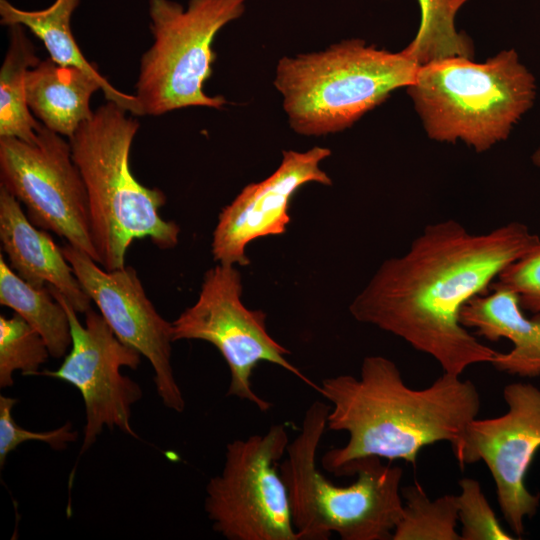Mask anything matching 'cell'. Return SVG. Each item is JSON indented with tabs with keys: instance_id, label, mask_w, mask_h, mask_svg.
I'll return each instance as SVG.
<instances>
[{
	"instance_id": "obj_4",
	"label": "cell",
	"mask_w": 540,
	"mask_h": 540,
	"mask_svg": "<svg viewBox=\"0 0 540 540\" xmlns=\"http://www.w3.org/2000/svg\"><path fill=\"white\" fill-rule=\"evenodd\" d=\"M330 405L313 402L299 434L289 442L279 465L286 483L294 528L299 540H388L402 516L400 483L403 471L378 457L359 459L341 476H357L338 486L317 468V451L327 429Z\"/></svg>"
},
{
	"instance_id": "obj_9",
	"label": "cell",
	"mask_w": 540,
	"mask_h": 540,
	"mask_svg": "<svg viewBox=\"0 0 540 540\" xmlns=\"http://www.w3.org/2000/svg\"><path fill=\"white\" fill-rule=\"evenodd\" d=\"M241 294V274L234 265L218 263L207 270L197 301L172 322L173 342L202 340L214 345L229 368L227 395L262 412L272 404L252 387L251 377L260 362L280 366L318 391L319 385L287 360L290 351L268 333L266 314L245 307Z\"/></svg>"
},
{
	"instance_id": "obj_8",
	"label": "cell",
	"mask_w": 540,
	"mask_h": 540,
	"mask_svg": "<svg viewBox=\"0 0 540 540\" xmlns=\"http://www.w3.org/2000/svg\"><path fill=\"white\" fill-rule=\"evenodd\" d=\"M283 424L227 444L222 472L206 486L205 511L228 540H299L279 460L286 454Z\"/></svg>"
},
{
	"instance_id": "obj_24",
	"label": "cell",
	"mask_w": 540,
	"mask_h": 540,
	"mask_svg": "<svg viewBox=\"0 0 540 540\" xmlns=\"http://www.w3.org/2000/svg\"><path fill=\"white\" fill-rule=\"evenodd\" d=\"M459 486L456 505L458 521L461 523V540L515 539L500 524L477 480L463 478Z\"/></svg>"
},
{
	"instance_id": "obj_18",
	"label": "cell",
	"mask_w": 540,
	"mask_h": 540,
	"mask_svg": "<svg viewBox=\"0 0 540 540\" xmlns=\"http://www.w3.org/2000/svg\"><path fill=\"white\" fill-rule=\"evenodd\" d=\"M0 304L14 310L43 338L50 356L62 358L72 344L66 310L49 288H36L20 278L0 255Z\"/></svg>"
},
{
	"instance_id": "obj_20",
	"label": "cell",
	"mask_w": 540,
	"mask_h": 540,
	"mask_svg": "<svg viewBox=\"0 0 540 540\" xmlns=\"http://www.w3.org/2000/svg\"><path fill=\"white\" fill-rule=\"evenodd\" d=\"M80 0H54L41 10H24L9 0H0V23L21 25L45 46L57 64L77 67L97 78H104L79 49L71 30V18Z\"/></svg>"
},
{
	"instance_id": "obj_1",
	"label": "cell",
	"mask_w": 540,
	"mask_h": 540,
	"mask_svg": "<svg viewBox=\"0 0 540 540\" xmlns=\"http://www.w3.org/2000/svg\"><path fill=\"white\" fill-rule=\"evenodd\" d=\"M539 244L521 222L483 234L451 219L429 224L405 254L381 264L349 311L430 355L444 373L460 376L498 353L461 324V309L490 292L507 266Z\"/></svg>"
},
{
	"instance_id": "obj_11",
	"label": "cell",
	"mask_w": 540,
	"mask_h": 540,
	"mask_svg": "<svg viewBox=\"0 0 540 540\" xmlns=\"http://www.w3.org/2000/svg\"><path fill=\"white\" fill-rule=\"evenodd\" d=\"M47 287L67 312L72 344L57 370H44L38 375L65 381L80 392L86 416L80 454L94 444L104 427H117L137 438L131 425V408L142 398V389L123 375L121 368L137 369L142 355L122 342L92 308L85 313V324H81L65 297L56 288Z\"/></svg>"
},
{
	"instance_id": "obj_5",
	"label": "cell",
	"mask_w": 540,
	"mask_h": 540,
	"mask_svg": "<svg viewBox=\"0 0 540 540\" xmlns=\"http://www.w3.org/2000/svg\"><path fill=\"white\" fill-rule=\"evenodd\" d=\"M407 90L429 138L483 152L508 138L533 106L537 85L509 49L482 63L449 57L421 65Z\"/></svg>"
},
{
	"instance_id": "obj_10",
	"label": "cell",
	"mask_w": 540,
	"mask_h": 540,
	"mask_svg": "<svg viewBox=\"0 0 540 540\" xmlns=\"http://www.w3.org/2000/svg\"><path fill=\"white\" fill-rule=\"evenodd\" d=\"M0 186L26 207L32 224L98 263L86 187L63 136L42 124L32 143L0 138Z\"/></svg>"
},
{
	"instance_id": "obj_15",
	"label": "cell",
	"mask_w": 540,
	"mask_h": 540,
	"mask_svg": "<svg viewBox=\"0 0 540 540\" xmlns=\"http://www.w3.org/2000/svg\"><path fill=\"white\" fill-rule=\"evenodd\" d=\"M102 90L133 116H143L135 95L116 89L105 77L97 78L73 66L57 64L50 57L26 75V99L33 116L49 130L71 138L93 115L91 96Z\"/></svg>"
},
{
	"instance_id": "obj_12",
	"label": "cell",
	"mask_w": 540,
	"mask_h": 540,
	"mask_svg": "<svg viewBox=\"0 0 540 540\" xmlns=\"http://www.w3.org/2000/svg\"><path fill=\"white\" fill-rule=\"evenodd\" d=\"M505 414L471 420L451 445L458 464L483 461L496 486L500 510L515 536L524 533L525 518L533 517L540 496L525 485V476L540 449V389L530 383H510L503 389Z\"/></svg>"
},
{
	"instance_id": "obj_3",
	"label": "cell",
	"mask_w": 540,
	"mask_h": 540,
	"mask_svg": "<svg viewBox=\"0 0 540 540\" xmlns=\"http://www.w3.org/2000/svg\"><path fill=\"white\" fill-rule=\"evenodd\" d=\"M138 129L135 118L107 101L68 139L87 191L98 264L108 271L125 266L126 252L136 239L149 238L160 249L178 243L179 226L159 213L166 203L164 192L142 185L130 169Z\"/></svg>"
},
{
	"instance_id": "obj_26",
	"label": "cell",
	"mask_w": 540,
	"mask_h": 540,
	"mask_svg": "<svg viewBox=\"0 0 540 540\" xmlns=\"http://www.w3.org/2000/svg\"><path fill=\"white\" fill-rule=\"evenodd\" d=\"M492 285L513 291L523 311L540 320V244L507 266Z\"/></svg>"
},
{
	"instance_id": "obj_27",
	"label": "cell",
	"mask_w": 540,
	"mask_h": 540,
	"mask_svg": "<svg viewBox=\"0 0 540 540\" xmlns=\"http://www.w3.org/2000/svg\"><path fill=\"white\" fill-rule=\"evenodd\" d=\"M532 162L535 166L540 167V147H538L533 153Z\"/></svg>"
},
{
	"instance_id": "obj_14",
	"label": "cell",
	"mask_w": 540,
	"mask_h": 540,
	"mask_svg": "<svg viewBox=\"0 0 540 540\" xmlns=\"http://www.w3.org/2000/svg\"><path fill=\"white\" fill-rule=\"evenodd\" d=\"M279 167L266 179L244 187L222 209L213 232L212 255L220 264H249L248 244L258 238L280 235L290 223L289 205L303 185H332L320 163L331 155L325 147L305 152L283 151Z\"/></svg>"
},
{
	"instance_id": "obj_16",
	"label": "cell",
	"mask_w": 540,
	"mask_h": 540,
	"mask_svg": "<svg viewBox=\"0 0 540 540\" xmlns=\"http://www.w3.org/2000/svg\"><path fill=\"white\" fill-rule=\"evenodd\" d=\"M0 241L10 268L36 288L52 286L85 314L92 300L59 248L45 230L31 223L20 202L0 186Z\"/></svg>"
},
{
	"instance_id": "obj_19",
	"label": "cell",
	"mask_w": 540,
	"mask_h": 540,
	"mask_svg": "<svg viewBox=\"0 0 540 540\" xmlns=\"http://www.w3.org/2000/svg\"><path fill=\"white\" fill-rule=\"evenodd\" d=\"M9 46L0 68V138L14 137L32 143L42 126L26 99V75L38 58L21 25L9 26Z\"/></svg>"
},
{
	"instance_id": "obj_22",
	"label": "cell",
	"mask_w": 540,
	"mask_h": 540,
	"mask_svg": "<svg viewBox=\"0 0 540 540\" xmlns=\"http://www.w3.org/2000/svg\"><path fill=\"white\" fill-rule=\"evenodd\" d=\"M402 516L392 540H461L456 495L431 500L418 484L403 487Z\"/></svg>"
},
{
	"instance_id": "obj_6",
	"label": "cell",
	"mask_w": 540,
	"mask_h": 540,
	"mask_svg": "<svg viewBox=\"0 0 540 540\" xmlns=\"http://www.w3.org/2000/svg\"><path fill=\"white\" fill-rule=\"evenodd\" d=\"M418 67L403 50L390 52L350 39L281 58L274 85L291 128L320 136L350 127L392 91L408 87Z\"/></svg>"
},
{
	"instance_id": "obj_13",
	"label": "cell",
	"mask_w": 540,
	"mask_h": 540,
	"mask_svg": "<svg viewBox=\"0 0 540 540\" xmlns=\"http://www.w3.org/2000/svg\"><path fill=\"white\" fill-rule=\"evenodd\" d=\"M61 248L82 288L115 335L150 362L162 403L175 412H182L185 400L171 364L172 323L157 312L136 270L125 265L108 271L69 243Z\"/></svg>"
},
{
	"instance_id": "obj_17",
	"label": "cell",
	"mask_w": 540,
	"mask_h": 540,
	"mask_svg": "<svg viewBox=\"0 0 540 540\" xmlns=\"http://www.w3.org/2000/svg\"><path fill=\"white\" fill-rule=\"evenodd\" d=\"M492 292L475 296L460 311V322L473 328L476 336L489 341L508 339L513 348L498 352L491 364L495 369L520 377L540 376V320L525 316L518 296L492 285Z\"/></svg>"
},
{
	"instance_id": "obj_21",
	"label": "cell",
	"mask_w": 540,
	"mask_h": 540,
	"mask_svg": "<svg viewBox=\"0 0 540 540\" xmlns=\"http://www.w3.org/2000/svg\"><path fill=\"white\" fill-rule=\"evenodd\" d=\"M421 19L413 41L403 51L418 66L449 58H473L470 38L456 30L455 16L467 0H417Z\"/></svg>"
},
{
	"instance_id": "obj_23",
	"label": "cell",
	"mask_w": 540,
	"mask_h": 540,
	"mask_svg": "<svg viewBox=\"0 0 540 540\" xmlns=\"http://www.w3.org/2000/svg\"><path fill=\"white\" fill-rule=\"evenodd\" d=\"M50 356L41 335L22 317L0 316V387L14 384L13 374H39V368Z\"/></svg>"
},
{
	"instance_id": "obj_2",
	"label": "cell",
	"mask_w": 540,
	"mask_h": 540,
	"mask_svg": "<svg viewBox=\"0 0 540 540\" xmlns=\"http://www.w3.org/2000/svg\"><path fill=\"white\" fill-rule=\"evenodd\" d=\"M318 392L330 402L327 429L346 432L342 447L321 459L325 470L341 476L366 457L404 460L415 465L430 444H454L481 407L476 386L444 373L431 385L413 389L396 364L383 356L365 357L360 377L338 375L321 381Z\"/></svg>"
},
{
	"instance_id": "obj_25",
	"label": "cell",
	"mask_w": 540,
	"mask_h": 540,
	"mask_svg": "<svg viewBox=\"0 0 540 540\" xmlns=\"http://www.w3.org/2000/svg\"><path fill=\"white\" fill-rule=\"evenodd\" d=\"M16 398L0 396V465L5 464L9 453L14 451L20 444L27 441H39L48 444L52 449L62 450L68 443L77 440L78 433L72 428L70 422L61 427L46 431L33 432L19 426L12 415Z\"/></svg>"
},
{
	"instance_id": "obj_7",
	"label": "cell",
	"mask_w": 540,
	"mask_h": 540,
	"mask_svg": "<svg viewBox=\"0 0 540 540\" xmlns=\"http://www.w3.org/2000/svg\"><path fill=\"white\" fill-rule=\"evenodd\" d=\"M247 0H149L153 36L140 59L136 98L142 114H162L190 106L221 109L222 96H209L203 86L213 73V42L228 23L240 18Z\"/></svg>"
}]
</instances>
